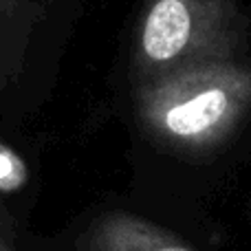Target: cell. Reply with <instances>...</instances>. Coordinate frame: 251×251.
<instances>
[{"mask_svg": "<svg viewBox=\"0 0 251 251\" xmlns=\"http://www.w3.org/2000/svg\"><path fill=\"white\" fill-rule=\"evenodd\" d=\"M51 0H0V100L16 97L29 73L31 44Z\"/></svg>", "mask_w": 251, "mask_h": 251, "instance_id": "2", "label": "cell"}, {"mask_svg": "<svg viewBox=\"0 0 251 251\" xmlns=\"http://www.w3.org/2000/svg\"><path fill=\"white\" fill-rule=\"evenodd\" d=\"M0 251H25V247L20 245V240H13L9 236L0 234Z\"/></svg>", "mask_w": 251, "mask_h": 251, "instance_id": "3", "label": "cell"}, {"mask_svg": "<svg viewBox=\"0 0 251 251\" xmlns=\"http://www.w3.org/2000/svg\"><path fill=\"white\" fill-rule=\"evenodd\" d=\"M40 192V159L31 146L0 130V234L13 240L29 236Z\"/></svg>", "mask_w": 251, "mask_h": 251, "instance_id": "1", "label": "cell"}]
</instances>
